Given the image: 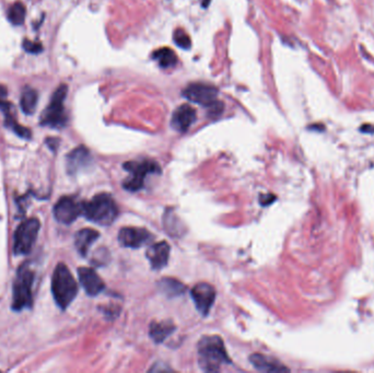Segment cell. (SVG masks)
<instances>
[{"label": "cell", "mask_w": 374, "mask_h": 373, "mask_svg": "<svg viewBox=\"0 0 374 373\" xmlns=\"http://www.w3.org/2000/svg\"><path fill=\"white\" fill-rule=\"evenodd\" d=\"M198 362L206 372H217L230 363L222 338L217 335L204 336L198 343Z\"/></svg>", "instance_id": "obj_1"}, {"label": "cell", "mask_w": 374, "mask_h": 373, "mask_svg": "<svg viewBox=\"0 0 374 373\" xmlns=\"http://www.w3.org/2000/svg\"><path fill=\"white\" fill-rule=\"evenodd\" d=\"M117 213V205L107 193H101L89 202L82 203V215H85L88 220L101 226L112 225Z\"/></svg>", "instance_id": "obj_2"}, {"label": "cell", "mask_w": 374, "mask_h": 373, "mask_svg": "<svg viewBox=\"0 0 374 373\" xmlns=\"http://www.w3.org/2000/svg\"><path fill=\"white\" fill-rule=\"evenodd\" d=\"M52 292L57 306L65 310L78 293V285L65 264H58L52 278Z\"/></svg>", "instance_id": "obj_3"}, {"label": "cell", "mask_w": 374, "mask_h": 373, "mask_svg": "<svg viewBox=\"0 0 374 373\" xmlns=\"http://www.w3.org/2000/svg\"><path fill=\"white\" fill-rule=\"evenodd\" d=\"M124 169L129 173V177L123 183L125 190L130 192H137L143 188L144 179L151 174H160L161 168L159 164L149 159L138 161H128L124 163Z\"/></svg>", "instance_id": "obj_4"}, {"label": "cell", "mask_w": 374, "mask_h": 373, "mask_svg": "<svg viewBox=\"0 0 374 373\" xmlns=\"http://www.w3.org/2000/svg\"><path fill=\"white\" fill-rule=\"evenodd\" d=\"M34 274L27 264H23L19 268L13 282L12 308L16 311L29 309L32 307V285Z\"/></svg>", "instance_id": "obj_5"}, {"label": "cell", "mask_w": 374, "mask_h": 373, "mask_svg": "<svg viewBox=\"0 0 374 373\" xmlns=\"http://www.w3.org/2000/svg\"><path fill=\"white\" fill-rule=\"evenodd\" d=\"M68 93L67 85H60L55 90L50 104L42 114L41 124L44 126H50L53 128H61L66 126L67 115L65 112L64 103Z\"/></svg>", "instance_id": "obj_6"}, {"label": "cell", "mask_w": 374, "mask_h": 373, "mask_svg": "<svg viewBox=\"0 0 374 373\" xmlns=\"http://www.w3.org/2000/svg\"><path fill=\"white\" fill-rule=\"evenodd\" d=\"M41 223L39 219L30 218L21 223L15 234V254H29L35 244L40 232Z\"/></svg>", "instance_id": "obj_7"}, {"label": "cell", "mask_w": 374, "mask_h": 373, "mask_svg": "<svg viewBox=\"0 0 374 373\" xmlns=\"http://www.w3.org/2000/svg\"><path fill=\"white\" fill-rule=\"evenodd\" d=\"M183 95L193 103L209 107L217 101L218 89L206 82H193L183 90Z\"/></svg>", "instance_id": "obj_8"}, {"label": "cell", "mask_w": 374, "mask_h": 373, "mask_svg": "<svg viewBox=\"0 0 374 373\" xmlns=\"http://www.w3.org/2000/svg\"><path fill=\"white\" fill-rule=\"evenodd\" d=\"M82 213V203L73 197H62L54 207V216L60 223L70 225Z\"/></svg>", "instance_id": "obj_9"}, {"label": "cell", "mask_w": 374, "mask_h": 373, "mask_svg": "<svg viewBox=\"0 0 374 373\" xmlns=\"http://www.w3.org/2000/svg\"><path fill=\"white\" fill-rule=\"evenodd\" d=\"M152 238L154 236H151V233L147 229L137 227L122 228L119 233L120 243L125 247L130 248H139L147 244Z\"/></svg>", "instance_id": "obj_10"}, {"label": "cell", "mask_w": 374, "mask_h": 373, "mask_svg": "<svg viewBox=\"0 0 374 373\" xmlns=\"http://www.w3.org/2000/svg\"><path fill=\"white\" fill-rule=\"evenodd\" d=\"M191 294L199 312L203 315L209 313L214 299H216L214 288L207 282H200L192 289Z\"/></svg>", "instance_id": "obj_11"}, {"label": "cell", "mask_w": 374, "mask_h": 373, "mask_svg": "<svg viewBox=\"0 0 374 373\" xmlns=\"http://www.w3.org/2000/svg\"><path fill=\"white\" fill-rule=\"evenodd\" d=\"M78 276L81 286L89 295H98L105 288L104 281L93 268L80 267L78 269Z\"/></svg>", "instance_id": "obj_12"}, {"label": "cell", "mask_w": 374, "mask_h": 373, "mask_svg": "<svg viewBox=\"0 0 374 373\" xmlns=\"http://www.w3.org/2000/svg\"><path fill=\"white\" fill-rule=\"evenodd\" d=\"M196 121V109L190 104L178 106L172 115L171 125L179 133H185Z\"/></svg>", "instance_id": "obj_13"}, {"label": "cell", "mask_w": 374, "mask_h": 373, "mask_svg": "<svg viewBox=\"0 0 374 373\" xmlns=\"http://www.w3.org/2000/svg\"><path fill=\"white\" fill-rule=\"evenodd\" d=\"M170 245L165 241L152 244L147 250V256L151 267L154 269H162L169 262Z\"/></svg>", "instance_id": "obj_14"}, {"label": "cell", "mask_w": 374, "mask_h": 373, "mask_svg": "<svg viewBox=\"0 0 374 373\" xmlns=\"http://www.w3.org/2000/svg\"><path fill=\"white\" fill-rule=\"evenodd\" d=\"M90 161H91V156L86 147L81 146L76 148L67 157L68 172L70 174L77 173L79 170L86 168Z\"/></svg>", "instance_id": "obj_15"}, {"label": "cell", "mask_w": 374, "mask_h": 373, "mask_svg": "<svg viewBox=\"0 0 374 373\" xmlns=\"http://www.w3.org/2000/svg\"><path fill=\"white\" fill-rule=\"evenodd\" d=\"M99 232L94 229H90V228H86V229L78 231L74 237V245L80 255L86 256L89 252L90 246L99 239Z\"/></svg>", "instance_id": "obj_16"}, {"label": "cell", "mask_w": 374, "mask_h": 373, "mask_svg": "<svg viewBox=\"0 0 374 373\" xmlns=\"http://www.w3.org/2000/svg\"><path fill=\"white\" fill-rule=\"evenodd\" d=\"M252 364L254 367L264 372H282V371H289L285 365H282L278 361L274 360L272 358H268L266 356H263L260 354H254L252 357L249 358Z\"/></svg>", "instance_id": "obj_17"}, {"label": "cell", "mask_w": 374, "mask_h": 373, "mask_svg": "<svg viewBox=\"0 0 374 373\" xmlns=\"http://www.w3.org/2000/svg\"><path fill=\"white\" fill-rule=\"evenodd\" d=\"M174 330H175V326H174V324H173L171 321L152 322L150 324L149 334H150V337L156 343H162Z\"/></svg>", "instance_id": "obj_18"}, {"label": "cell", "mask_w": 374, "mask_h": 373, "mask_svg": "<svg viewBox=\"0 0 374 373\" xmlns=\"http://www.w3.org/2000/svg\"><path fill=\"white\" fill-rule=\"evenodd\" d=\"M39 101V94L38 91L31 88H25L23 89L22 93H21V99H20V105L22 108L23 113L26 115H32L36 109Z\"/></svg>", "instance_id": "obj_19"}, {"label": "cell", "mask_w": 374, "mask_h": 373, "mask_svg": "<svg viewBox=\"0 0 374 373\" xmlns=\"http://www.w3.org/2000/svg\"><path fill=\"white\" fill-rule=\"evenodd\" d=\"M158 287L161 290V292L168 296H177L182 295L185 292V286L181 281L174 278H163L158 282Z\"/></svg>", "instance_id": "obj_20"}, {"label": "cell", "mask_w": 374, "mask_h": 373, "mask_svg": "<svg viewBox=\"0 0 374 373\" xmlns=\"http://www.w3.org/2000/svg\"><path fill=\"white\" fill-rule=\"evenodd\" d=\"M152 57L158 61L159 65L162 68H170L177 64V57L175 53L169 47L159 48L158 51L152 54Z\"/></svg>", "instance_id": "obj_21"}, {"label": "cell", "mask_w": 374, "mask_h": 373, "mask_svg": "<svg viewBox=\"0 0 374 373\" xmlns=\"http://www.w3.org/2000/svg\"><path fill=\"white\" fill-rule=\"evenodd\" d=\"M25 15H26V10H25L24 5L22 3L17 2L10 7L9 12H8V19L12 24L21 25L24 22Z\"/></svg>", "instance_id": "obj_22"}, {"label": "cell", "mask_w": 374, "mask_h": 373, "mask_svg": "<svg viewBox=\"0 0 374 373\" xmlns=\"http://www.w3.org/2000/svg\"><path fill=\"white\" fill-rule=\"evenodd\" d=\"M6 113V126L9 127L10 129H12L18 136L25 138V139H29L31 138V132L30 129H27L26 127L21 126L20 124L13 119V116L9 113V109L5 110Z\"/></svg>", "instance_id": "obj_23"}, {"label": "cell", "mask_w": 374, "mask_h": 373, "mask_svg": "<svg viewBox=\"0 0 374 373\" xmlns=\"http://www.w3.org/2000/svg\"><path fill=\"white\" fill-rule=\"evenodd\" d=\"M173 40H174L175 44L178 47L183 48V50H189V48L192 45V41H191V38L189 36V34H187L185 31H183L181 29H177L175 31L174 36H173Z\"/></svg>", "instance_id": "obj_24"}, {"label": "cell", "mask_w": 374, "mask_h": 373, "mask_svg": "<svg viewBox=\"0 0 374 373\" xmlns=\"http://www.w3.org/2000/svg\"><path fill=\"white\" fill-rule=\"evenodd\" d=\"M22 47L25 52L30 53V54H39L43 51V47H42L41 44L34 43L30 40H24L22 43Z\"/></svg>", "instance_id": "obj_25"}, {"label": "cell", "mask_w": 374, "mask_h": 373, "mask_svg": "<svg viewBox=\"0 0 374 373\" xmlns=\"http://www.w3.org/2000/svg\"><path fill=\"white\" fill-rule=\"evenodd\" d=\"M276 200V196L272 195V194H267V195H261L260 196V204L263 206H268L272 203H274Z\"/></svg>", "instance_id": "obj_26"}, {"label": "cell", "mask_w": 374, "mask_h": 373, "mask_svg": "<svg viewBox=\"0 0 374 373\" xmlns=\"http://www.w3.org/2000/svg\"><path fill=\"white\" fill-rule=\"evenodd\" d=\"M360 130H361L362 133H368V134H373L374 133V126L372 125H369V124H366V125H363L361 128H360Z\"/></svg>", "instance_id": "obj_27"}, {"label": "cell", "mask_w": 374, "mask_h": 373, "mask_svg": "<svg viewBox=\"0 0 374 373\" xmlns=\"http://www.w3.org/2000/svg\"><path fill=\"white\" fill-rule=\"evenodd\" d=\"M7 96V89L4 86H0V100H4Z\"/></svg>", "instance_id": "obj_28"}, {"label": "cell", "mask_w": 374, "mask_h": 373, "mask_svg": "<svg viewBox=\"0 0 374 373\" xmlns=\"http://www.w3.org/2000/svg\"><path fill=\"white\" fill-rule=\"evenodd\" d=\"M210 0H204V6H207L208 4H209Z\"/></svg>", "instance_id": "obj_29"}]
</instances>
